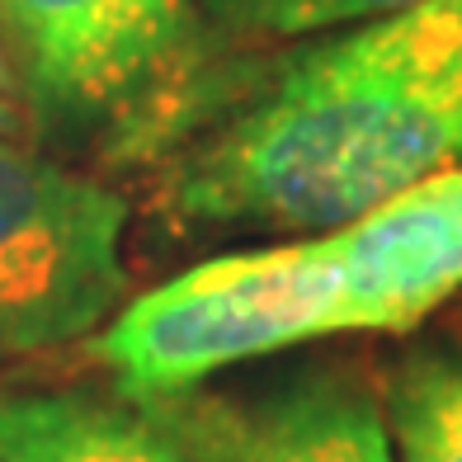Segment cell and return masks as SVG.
<instances>
[{
    "instance_id": "obj_1",
    "label": "cell",
    "mask_w": 462,
    "mask_h": 462,
    "mask_svg": "<svg viewBox=\"0 0 462 462\" xmlns=\"http://www.w3.org/2000/svg\"><path fill=\"white\" fill-rule=\"evenodd\" d=\"M462 165V0L321 33L161 180L189 231L321 236Z\"/></svg>"
},
{
    "instance_id": "obj_2",
    "label": "cell",
    "mask_w": 462,
    "mask_h": 462,
    "mask_svg": "<svg viewBox=\"0 0 462 462\" xmlns=\"http://www.w3.org/2000/svg\"><path fill=\"white\" fill-rule=\"evenodd\" d=\"M330 335H349L340 260L326 236H292L213 255L128 298L90 354L128 402H161Z\"/></svg>"
},
{
    "instance_id": "obj_3",
    "label": "cell",
    "mask_w": 462,
    "mask_h": 462,
    "mask_svg": "<svg viewBox=\"0 0 462 462\" xmlns=\"http://www.w3.org/2000/svg\"><path fill=\"white\" fill-rule=\"evenodd\" d=\"M14 95L61 137H128L194 95L199 0H0Z\"/></svg>"
},
{
    "instance_id": "obj_4",
    "label": "cell",
    "mask_w": 462,
    "mask_h": 462,
    "mask_svg": "<svg viewBox=\"0 0 462 462\" xmlns=\"http://www.w3.org/2000/svg\"><path fill=\"white\" fill-rule=\"evenodd\" d=\"M128 217L104 180L0 142V354H43L118 317Z\"/></svg>"
},
{
    "instance_id": "obj_5",
    "label": "cell",
    "mask_w": 462,
    "mask_h": 462,
    "mask_svg": "<svg viewBox=\"0 0 462 462\" xmlns=\"http://www.w3.org/2000/svg\"><path fill=\"white\" fill-rule=\"evenodd\" d=\"M142 406L184 462H396L383 396L335 364Z\"/></svg>"
},
{
    "instance_id": "obj_6",
    "label": "cell",
    "mask_w": 462,
    "mask_h": 462,
    "mask_svg": "<svg viewBox=\"0 0 462 462\" xmlns=\"http://www.w3.org/2000/svg\"><path fill=\"white\" fill-rule=\"evenodd\" d=\"M349 335H402L462 288V165L420 180L335 231Z\"/></svg>"
},
{
    "instance_id": "obj_7",
    "label": "cell",
    "mask_w": 462,
    "mask_h": 462,
    "mask_svg": "<svg viewBox=\"0 0 462 462\" xmlns=\"http://www.w3.org/2000/svg\"><path fill=\"white\" fill-rule=\"evenodd\" d=\"M0 462H184L142 402L0 387Z\"/></svg>"
},
{
    "instance_id": "obj_8",
    "label": "cell",
    "mask_w": 462,
    "mask_h": 462,
    "mask_svg": "<svg viewBox=\"0 0 462 462\" xmlns=\"http://www.w3.org/2000/svg\"><path fill=\"white\" fill-rule=\"evenodd\" d=\"M383 415L396 462H462V340H425L396 354Z\"/></svg>"
},
{
    "instance_id": "obj_9",
    "label": "cell",
    "mask_w": 462,
    "mask_h": 462,
    "mask_svg": "<svg viewBox=\"0 0 462 462\" xmlns=\"http://www.w3.org/2000/svg\"><path fill=\"white\" fill-rule=\"evenodd\" d=\"M406 5L415 0H199L203 24L231 38H321Z\"/></svg>"
},
{
    "instance_id": "obj_10",
    "label": "cell",
    "mask_w": 462,
    "mask_h": 462,
    "mask_svg": "<svg viewBox=\"0 0 462 462\" xmlns=\"http://www.w3.org/2000/svg\"><path fill=\"white\" fill-rule=\"evenodd\" d=\"M0 95H14V80H10V67H5V52H0Z\"/></svg>"
},
{
    "instance_id": "obj_11",
    "label": "cell",
    "mask_w": 462,
    "mask_h": 462,
    "mask_svg": "<svg viewBox=\"0 0 462 462\" xmlns=\"http://www.w3.org/2000/svg\"><path fill=\"white\" fill-rule=\"evenodd\" d=\"M10 118H14V114H10V99H5V95H0V133H5V128H10Z\"/></svg>"
}]
</instances>
